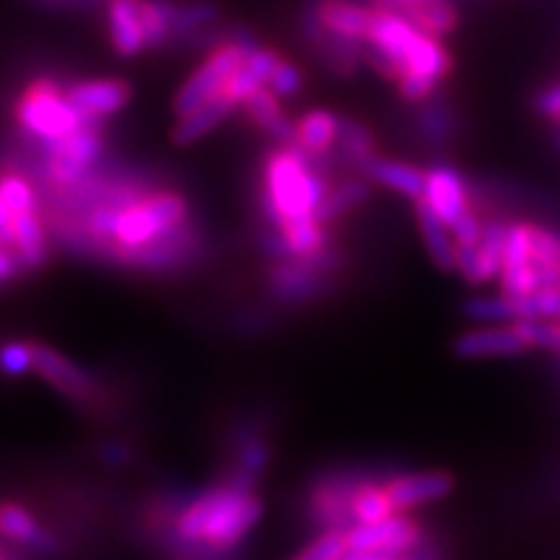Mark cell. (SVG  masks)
Listing matches in <instances>:
<instances>
[{
	"mask_svg": "<svg viewBox=\"0 0 560 560\" xmlns=\"http://www.w3.org/2000/svg\"><path fill=\"white\" fill-rule=\"evenodd\" d=\"M501 291L506 296H529L542 291V276L532 255V223L509 226L506 252H503Z\"/></svg>",
	"mask_w": 560,
	"mask_h": 560,
	"instance_id": "obj_7",
	"label": "cell"
},
{
	"mask_svg": "<svg viewBox=\"0 0 560 560\" xmlns=\"http://www.w3.org/2000/svg\"><path fill=\"white\" fill-rule=\"evenodd\" d=\"M436 79H431V75H423V73H416V70H408V73L400 75V81H397V86H400V94L405 96L408 102H425L429 96L433 94V89H436Z\"/></svg>",
	"mask_w": 560,
	"mask_h": 560,
	"instance_id": "obj_37",
	"label": "cell"
},
{
	"mask_svg": "<svg viewBox=\"0 0 560 560\" xmlns=\"http://www.w3.org/2000/svg\"><path fill=\"white\" fill-rule=\"evenodd\" d=\"M68 100L73 104H79L81 109L91 112V115H115L120 112L125 104L130 102V86L128 81L120 79H104V81H83L75 83V86L66 89Z\"/></svg>",
	"mask_w": 560,
	"mask_h": 560,
	"instance_id": "obj_15",
	"label": "cell"
},
{
	"mask_svg": "<svg viewBox=\"0 0 560 560\" xmlns=\"http://www.w3.org/2000/svg\"><path fill=\"white\" fill-rule=\"evenodd\" d=\"M268 86L272 89V94L289 100V96L299 94L301 86H304V79H301V70L293 66V62L280 60L276 73H272V79L268 81Z\"/></svg>",
	"mask_w": 560,
	"mask_h": 560,
	"instance_id": "obj_36",
	"label": "cell"
},
{
	"mask_svg": "<svg viewBox=\"0 0 560 560\" xmlns=\"http://www.w3.org/2000/svg\"><path fill=\"white\" fill-rule=\"evenodd\" d=\"M283 60L280 58L278 52H272V50H265V47H257L255 52H249L247 55V60H244V66H247L252 73L257 75V79H260L265 86H268V81L272 79V73H276V68H278V62Z\"/></svg>",
	"mask_w": 560,
	"mask_h": 560,
	"instance_id": "obj_40",
	"label": "cell"
},
{
	"mask_svg": "<svg viewBox=\"0 0 560 560\" xmlns=\"http://www.w3.org/2000/svg\"><path fill=\"white\" fill-rule=\"evenodd\" d=\"M3 366L9 374H24L26 369H34L32 346H26V342H9L3 350Z\"/></svg>",
	"mask_w": 560,
	"mask_h": 560,
	"instance_id": "obj_41",
	"label": "cell"
},
{
	"mask_svg": "<svg viewBox=\"0 0 560 560\" xmlns=\"http://www.w3.org/2000/svg\"><path fill=\"white\" fill-rule=\"evenodd\" d=\"M187 202L179 195L159 192L151 198H130L122 202L120 219H117L115 236L112 244L117 247V255L125 262L132 252L151 247L174 231L185 226Z\"/></svg>",
	"mask_w": 560,
	"mask_h": 560,
	"instance_id": "obj_3",
	"label": "cell"
},
{
	"mask_svg": "<svg viewBox=\"0 0 560 560\" xmlns=\"http://www.w3.org/2000/svg\"><path fill=\"white\" fill-rule=\"evenodd\" d=\"M408 70H416V73L431 75V79L441 81L444 75H450L452 58L450 52L439 45L433 34H425L420 30L408 52ZM408 70H405V73H408Z\"/></svg>",
	"mask_w": 560,
	"mask_h": 560,
	"instance_id": "obj_26",
	"label": "cell"
},
{
	"mask_svg": "<svg viewBox=\"0 0 560 560\" xmlns=\"http://www.w3.org/2000/svg\"><path fill=\"white\" fill-rule=\"evenodd\" d=\"M319 16L330 32H338L342 37L350 39H369L371 21H374V11L361 9V5L346 3V0H325L317 5Z\"/></svg>",
	"mask_w": 560,
	"mask_h": 560,
	"instance_id": "obj_22",
	"label": "cell"
},
{
	"mask_svg": "<svg viewBox=\"0 0 560 560\" xmlns=\"http://www.w3.org/2000/svg\"><path fill=\"white\" fill-rule=\"evenodd\" d=\"M47 153V177L60 187L79 185L102 156V132L83 128L60 140H42Z\"/></svg>",
	"mask_w": 560,
	"mask_h": 560,
	"instance_id": "obj_6",
	"label": "cell"
},
{
	"mask_svg": "<svg viewBox=\"0 0 560 560\" xmlns=\"http://www.w3.org/2000/svg\"><path fill=\"white\" fill-rule=\"evenodd\" d=\"M353 482L346 480H330L322 482V486L314 490L312 499V511L314 516L330 529H346V522L353 520L350 514V501H353Z\"/></svg>",
	"mask_w": 560,
	"mask_h": 560,
	"instance_id": "obj_19",
	"label": "cell"
},
{
	"mask_svg": "<svg viewBox=\"0 0 560 560\" xmlns=\"http://www.w3.org/2000/svg\"><path fill=\"white\" fill-rule=\"evenodd\" d=\"M416 215H418L420 231H423L425 247H429L433 262H436L439 268L446 272L457 268V242H452V236H450L452 229L441 221V215L423 198L416 200Z\"/></svg>",
	"mask_w": 560,
	"mask_h": 560,
	"instance_id": "obj_17",
	"label": "cell"
},
{
	"mask_svg": "<svg viewBox=\"0 0 560 560\" xmlns=\"http://www.w3.org/2000/svg\"><path fill=\"white\" fill-rule=\"evenodd\" d=\"M338 140H340L342 151H346L350 164L361 166L363 170V166L374 159V138H371V132L363 128L361 122L348 120V117H340Z\"/></svg>",
	"mask_w": 560,
	"mask_h": 560,
	"instance_id": "obj_32",
	"label": "cell"
},
{
	"mask_svg": "<svg viewBox=\"0 0 560 560\" xmlns=\"http://www.w3.org/2000/svg\"><path fill=\"white\" fill-rule=\"evenodd\" d=\"M348 550H369L382 552V556L397 558L402 552L418 548L423 532L408 516H389V520L376 524H355L346 529Z\"/></svg>",
	"mask_w": 560,
	"mask_h": 560,
	"instance_id": "obj_8",
	"label": "cell"
},
{
	"mask_svg": "<svg viewBox=\"0 0 560 560\" xmlns=\"http://www.w3.org/2000/svg\"><path fill=\"white\" fill-rule=\"evenodd\" d=\"M363 172L371 179L380 182V185L389 187V190L405 195V198L420 200L425 195V174L418 172L416 166L402 164V161H389V159H371Z\"/></svg>",
	"mask_w": 560,
	"mask_h": 560,
	"instance_id": "obj_20",
	"label": "cell"
},
{
	"mask_svg": "<svg viewBox=\"0 0 560 560\" xmlns=\"http://www.w3.org/2000/svg\"><path fill=\"white\" fill-rule=\"evenodd\" d=\"M109 32L112 45L120 58H136L149 47L143 30L140 0H112L109 3Z\"/></svg>",
	"mask_w": 560,
	"mask_h": 560,
	"instance_id": "obj_13",
	"label": "cell"
},
{
	"mask_svg": "<svg viewBox=\"0 0 560 560\" xmlns=\"http://www.w3.org/2000/svg\"><path fill=\"white\" fill-rule=\"evenodd\" d=\"M400 13H405L418 30L433 34V37H446L457 30V11L446 0H410Z\"/></svg>",
	"mask_w": 560,
	"mask_h": 560,
	"instance_id": "obj_24",
	"label": "cell"
},
{
	"mask_svg": "<svg viewBox=\"0 0 560 560\" xmlns=\"http://www.w3.org/2000/svg\"><path fill=\"white\" fill-rule=\"evenodd\" d=\"M350 514L359 524H376L389 520L397 514L395 503H392L387 488L374 486V482H361L353 490V501H350Z\"/></svg>",
	"mask_w": 560,
	"mask_h": 560,
	"instance_id": "obj_27",
	"label": "cell"
},
{
	"mask_svg": "<svg viewBox=\"0 0 560 560\" xmlns=\"http://www.w3.org/2000/svg\"><path fill=\"white\" fill-rule=\"evenodd\" d=\"M0 529H3V535L9 540L45 545V535L34 524L30 511L16 506V503H5L3 511H0Z\"/></svg>",
	"mask_w": 560,
	"mask_h": 560,
	"instance_id": "obj_33",
	"label": "cell"
},
{
	"mask_svg": "<svg viewBox=\"0 0 560 560\" xmlns=\"http://www.w3.org/2000/svg\"><path fill=\"white\" fill-rule=\"evenodd\" d=\"M32 361L34 369L45 376L52 387H58L62 395L73 397V400H89L91 397V382L83 376L81 369H75L68 359H62L60 353H55L47 346H32Z\"/></svg>",
	"mask_w": 560,
	"mask_h": 560,
	"instance_id": "obj_14",
	"label": "cell"
},
{
	"mask_svg": "<svg viewBox=\"0 0 560 560\" xmlns=\"http://www.w3.org/2000/svg\"><path fill=\"white\" fill-rule=\"evenodd\" d=\"M410 0H387V3H384V9H389V11H400L402 5H408Z\"/></svg>",
	"mask_w": 560,
	"mask_h": 560,
	"instance_id": "obj_43",
	"label": "cell"
},
{
	"mask_svg": "<svg viewBox=\"0 0 560 560\" xmlns=\"http://www.w3.org/2000/svg\"><path fill=\"white\" fill-rule=\"evenodd\" d=\"M535 109L540 112L542 117H550V120H560V83H552L545 91H540L535 100Z\"/></svg>",
	"mask_w": 560,
	"mask_h": 560,
	"instance_id": "obj_42",
	"label": "cell"
},
{
	"mask_svg": "<svg viewBox=\"0 0 560 560\" xmlns=\"http://www.w3.org/2000/svg\"><path fill=\"white\" fill-rule=\"evenodd\" d=\"M418 32H420L418 26L412 24L405 13L380 9L374 11V21H371V32L366 42H371L376 50L387 55L402 75L405 70H408V52L412 42L418 37Z\"/></svg>",
	"mask_w": 560,
	"mask_h": 560,
	"instance_id": "obj_9",
	"label": "cell"
},
{
	"mask_svg": "<svg viewBox=\"0 0 560 560\" xmlns=\"http://www.w3.org/2000/svg\"><path fill=\"white\" fill-rule=\"evenodd\" d=\"M177 5L166 0H140V13H143V30L149 47H164L172 37V19Z\"/></svg>",
	"mask_w": 560,
	"mask_h": 560,
	"instance_id": "obj_31",
	"label": "cell"
},
{
	"mask_svg": "<svg viewBox=\"0 0 560 560\" xmlns=\"http://www.w3.org/2000/svg\"><path fill=\"white\" fill-rule=\"evenodd\" d=\"M348 552L346 529H327L319 540H314L296 560H342Z\"/></svg>",
	"mask_w": 560,
	"mask_h": 560,
	"instance_id": "obj_34",
	"label": "cell"
},
{
	"mask_svg": "<svg viewBox=\"0 0 560 560\" xmlns=\"http://www.w3.org/2000/svg\"><path fill=\"white\" fill-rule=\"evenodd\" d=\"M389 560H400V558H389Z\"/></svg>",
	"mask_w": 560,
	"mask_h": 560,
	"instance_id": "obj_46",
	"label": "cell"
},
{
	"mask_svg": "<svg viewBox=\"0 0 560 560\" xmlns=\"http://www.w3.org/2000/svg\"><path fill=\"white\" fill-rule=\"evenodd\" d=\"M221 21V9L215 3H190L177 5L172 19V37H198L202 30Z\"/></svg>",
	"mask_w": 560,
	"mask_h": 560,
	"instance_id": "obj_29",
	"label": "cell"
},
{
	"mask_svg": "<svg viewBox=\"0 0 560 560\" xmlns=\"http://www.w3.org/2000/svg\"><path fill=\"white\" fill-rule=\"evenodd\" d=\"M236 107H240V104L231 100V96L221 94L219 100L202 104V107L192 109L190 115L179 117V122L174 125V130H172L174 145H192L195 140H200L202 136H208L210 130L219 128V125L226 120V117Z\"/></svg>",
	"mask_w": 560,
	"mask_h": 560,
	"instance_id": "obj_16",
	"label": "cell"
},
{
	"mask_svg": "<svg viewBox=\"0 0 560 560\" xmlns=\"http://www.w3.org/2000/svg\"><path fill=\"white\" fill-rule=\"evenodd\" d=\"M450 229H452L454 242L467 244V247H478V244L482 242V231H486L472 210H465V213H462Z\"/></svg>",
	"mask_w": 560,
	"mask_h": 560,
	"instance_id": "obj_39",
	"label": "cell"
},
{
	"mask_svg": "<svg viewBox=\"0 0 560 560\" xmlns=\"http://www.w3.org/2000/svg\"><path fill=\"white\" fill-rule=\"evenodd\" d=\"M19 122L39 140H60L83 128L102 130V117L68 100L58 83L37 81L19 102Z\"/></svg>",
	"mask_w": 560,
	"mask_h": 560,
	"instance_id": "obj_4",
	"label": "cell"
},
{
	"mask_svg": "<svg viewBox=\"0 0 560 560\" xmlns=\"http://www.w3.org/2000/svg\"><path fill=\"white\" fill-rule=\"evenodd\" d=\"M3 247H9L16 260L21 262V268L26 270H37L42 262H45L47 247H45V229H42V221L37 215V210H30L24 213L13 229L11 240L3 242Z\"/></svg>",
	"mask_w": 560,
	"mask_h": 560,
	"instance_id": "obj_21",
	"label": "cell"
},
{
	"mask_svg": "<svg viewBox=\"0 0 560 560\" xmlns=\"http://www.w3.org/2000/svg\"><path fill=\"white\" fill-rule=\"evenodd\" d=\"M369 198V185L361 179H350L342 182L340 187H335L332 192H327V198L322 200V206L317 208V219L322 223H330L338 219V215L346 213V210L361 206L363 200Z\"/></svg>",
	"mask_w": 560,
	"mask_h": 560,
	"instance_id": "obj_30",
	"label": "cell"
},
{
	"mask_svg": "<svg viewBox=\"0 0 560 560\" xmlns=\"http://www.w3.org/2000/svg\"><path fill=\"white\" fill-rule=\"evenodd\" d=\"M244 60H247V55H244L240 47L229 45V42L223 47H219V50L210 55V58L195 70L190 79L182 83L177 96H174V112H177L179 117H185L190 115L192 109L202 107V104L219 100L221 94H226L231 75L244 66Z\"/></svg>",
	"mask_w": 560,
	"mask_h": 560,
	"instance_id": "obj_5",
	"label": "cell"
},
{
	"mask_svg": "<svg viewBox=\"0 0 560 560\" xmlns=\"http://www.w3.org/2000/svg\"><path fill=\"white\" fill-rule=\"evenodd\" d=\"M420 128L429 136L431 143H441L452 136V117L450 112L441 107V102H431V107L420 115Z\"/></svg>",
	"mask_w": 560,
	"mask_h": 560,
	"instance_id": "obj_35",
	"label": "cell"
},
{
	"mask_svg": "<svg viewBox=\"0 0 560 560\" xmlns=\"http://www.w3.org/2000/svg\"><path fill=\"white\" fill-rule=\"evenodd\" d=\"M314 153L301 145H280L265 164V213L280 229L285 221L314 215L327 198V185L317 170H312Z\"/></svg>",
	"mask_w": 560,
	"mask_h": 560,
	"instance_id": "obj_2",
	"label": "cell"
},
{
	"mask_svg": "<svg viewBox=\"0 0 560 560\" xmlns=\"http://www.w3.org/2000/svg\"><path fill=\"white\" fill-rule=\"evenodd\" d=\"M387 493L392 503H395L397 511H408L412 506H420V503L439 501L444 499L446 493H452L454 478L450 472H416V475H402V478L389 480Z\"/></svg>",
	"mask_w": 560,
	"mask_h": 560,
	"instance_id": "obj_12",
	"label": "cell"
},
{
	"mask_svg": "<svg viewBox=\"0 0 560 560\" xmlns=\"http://www.w3.org/2000/svg\"><path fill=\"white\" fill-rule=\"evenodd\" d=\"M423 200L429 202L433 210H436L446 226H452V223L457 221L465 210H470V206H467L465 182H462L457 172L450 170V166H444V164L433 166L431 172H425Z\"/></svg>",
	"mask_w": 560,
	"mask_h": 560,
	"instance_id": "obj_11",
	"label": "cell"
},
{
	"mask_svg": "<svg viewBox=\"0 0 560 560\" xmlns=\"http://www.w3.org/2000/svg\"><path fill=\"white\" fill-rule=\"evenodd\" d=\"M556 143H558V149H560V132L556 136Z\"/></svg>",
	"mask_w": 560,
	"mask_h": 560,
	"instance_id": "obj_44",
	"label": "cell"
},
{
	"mask_svg": "<svg viewBox=\"0 0 560 560\" xmlns=\"http://www.w3.org/2000/svg\"><path fill=\"white\" fill-rule=\"evenodd\" d=\"M262 514V503L249 490V480L236 475L231 482L210 488L195 499L177 520V537L190 545H206L226 550L255 527Z\"/></svg>",
	"mask_w": 560,
	"mask_h": 560,
	"instance_id": "obj_1",
	"label": "cell"
},
{
	"mask_svg": "<svg viewBox=\"0 0 560 560\" xmlns=\"http://www.w3.org/2000/svg\"><path fill=\"white\" fill-rule=\"evenodd\" d=\"M529 346L516 332V327H493V330H472L454 342L459 359H511L527 353Z\"/></svg>",
	"mask_w": 560,
	"mask_h": 560,
	"instance_id": "obj_10",
	"label": "cell"
},
{
	"mask_svg": "<svg viewBox=\"0 0 560 560\" xmlns=\"http://www.w3.org/2000/svg\"><path fill=\"white\" fill-rule=\"evenodd\" d=\"M262 86H265V83L257 79V75L252 73L247 66H242L234 75H231V81L226 86V96H231V100H234L236 104H244L252 94H255L257 89H262Z\"/></svg>",
	"mask_w": 560,
	"mask_h": 560,
	"instance_id": "obj_38",
	"label": "cell"
},
{
	"mask_svg": "<svg viewBox=\"0 0 560 560\" xmlns=\"http://www.w3.org/2000/svg\"><path fill=\"white\" fill-rule=\"evenodd\" d=\"M296 125H299V145L304 151L314 153V156L325 153L340 136V117L327 109H314L310 115L301 117Z\"/></svg>",
	"mask_w": 560,
	"mask_h": 560,
	"instance_id": "obj_25",
	"label": "cell"
},
{
	"mask_svg": "<svg viewBox=\"0 0 560 560\" xmlns=\"http://www.w3.org/2000/svg\"><path fill=\"white\" fill-rule=\"evenodd\" d=\"M285 247H289V260H312V257L325 255L327 231L317 215H301L280 226Z\"/></svg>",
	"mask_w": 560,
	"mask_h": 560,
	"instance_id": "obj_18",
	"label": "cell"
},
{
	"mask_svg": "<svg viewBox=\"0 0 560 560\" xmlns=\"http://www.w3.org/2000/svg\"><path fill=\"white\" fill-rule=\"evenodd\" d=\"M34 210V192L21 174H5L3 187H0V234L3 242L11 240L13 229L24 213Z\"/></svg>",
	"mask_w": 560,
	"mask_h": 560,
	"instance_id": "obj_23",
	"label": "cell"
},
{
	"mask_svg": "<svg viewBox=\"0 0 560 560\" xmlns=\"http://www.w3.org/2000/svg\"><path fill=\"white\" fill-rule=\"evenodd\" d=\"M532 255L542 276V289L560 285V234L542 226H532Z\"/></svg>",
	"mask_w": 560,
	"mask_h": 560,
	"instance_id": "obj_28",
	"label": "cell"
},
{
	"mask_svg": "<svg viewBox=\"0 0 560 560\" xmlns=\"http://www.w3.org/2000/svg\"><path fill=\"white\" fill-rule=\"evenodd\" d=\"M3 560H11V558H9V556H5V558H3Z\"/></svg>",
	"mask_w": 560,
	"mask_h": 560,
	"instance_id": "obj_45",
	"label": "cell"
}]
</instances>
